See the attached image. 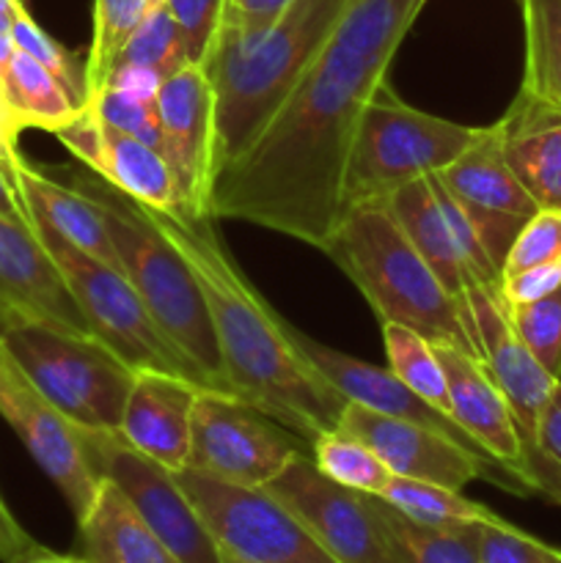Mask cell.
Returning a JSON list of instances; mask_svg holds the SVG:
<instances>
[{"label": "cell", "instance_id": "6da1fadb", "mask_svg": "<svg viewBox=\"0 0 561 563\" xmlns=\"http://www.w3.org/2000/svg\"><path fill=\"white\" fill-rule=\"evenodd\" d=\"M427 0H350L267 130L218 170L215 220H242L322 251L341 218L358 119Z\"/></svg>", "mask_w": 561, "mask_h": 563}, {"label": "cell", "instance_id": "7a4b0ae2", "mask_svg": "<svg viewBox=\"0 0 561 563\" xmlns=\"http://www.w3.org/2000/svg\"><path fill=\"white\" fill-rule=\"evenodd\" d=\"M148 220L179 251L201 289L218 335L231 394L278 421L292 434L311 440L339 429L346 399L319 374L295 344L289 324L248 284L231 262L212 214L146 207Z\"/></svg>", "mask_w": 561, "mask_h": 563}, {"label": "cell", "instance_id": "3957f363", "mask_svg": "<svg viewBox=\"0 0 561 563\" xmlns=\"http://www.w3.org/2000/svg\"><path fill=\"white\" fill-rule=\"evenodd\" d=\"M350 0H295L253 36L218 33L207 69L215 99V176L273 121Z\"/></svg>", "mask_w": 561, "mask_h": 563}, {"label": "cell", "instance_id": "277c9868", "mask_svg": "<svg viewBox=\"0 0 561 563\" xmlns=\"http://www.w3.org/2000/svg\"><path fill=\"white\" fill-rule=\"evenodd\" d=\"M322 251L358 286L380 322L405 324L432 344H451L479 357L465 297H454L440 284L391 214L388 198L346 207Z\"/></svg>", "mask_w": 561, "mask_h": 563}, {"label": "cell", "instance_id": "5b68a950", "mask_svg": "<svg viewBox=\"0 0 561 563\" xmlns=\"http://www.w3.org/2000/svg\"><path fill=\"white\" fill-rule=\"evenodd\" d=\"M72 187L99 209L119 256L121 275L146 302L163 333L198 368L207 388L231 394L201 289L179 251L148 220L143 203L88 168L72 174Z\"/></svg>", "mask_w": 561, "mask_h": 563}, {"label": "cell", "instance_id": "8992f818", "mask_svg": "<svg viewBox=\"0 0 561 563\" xmlns=\"http://www.w3.org/2000/svg\"><path fill=\"white\" fill-rule=\"evenodd\" d=\"M476 130L410 108L385 80L358 119L341 176V212L443 170L471 146Z\"/></svg>", "mask_w": 561, "mask_h": 563}, {"label": "cell", "instance_id": "52a82bcc", "mask_svg": "<svg viewBox=\"0 0 561 563\" xmlns=\"http://www.w3.org/2000/svg\"><path fill=\"white\" fill-rule=\"evenodd\" d=\"M38 394L77 429L119 432L135 368L91 333H72L42 322L0 333Z\"/></svg>", "mask_w": 561, "mask_h": 563}, {"label": "cell", "instance_id": "ba28073f", "mask_svg": "<svg viewBox=\"0 0 561 563\" xmlns=\"http://www.w3.org/2000/svg\"><path fill=\"white\" fill-rule=\"evenodd\" d=\"M31 229L58 267L66 289L75 297L77 308L99 341H105L135 372L154 368V372L182 374L207 388L198 368L163 333L146 302L138 297V291L119 269L77 251L42 220L31 218Z\"/></svg>", "mask_w": 561, "mask_h": 563}, {"label": "cell", "instance_id": "9c48e42d", "mask_svg": "<svg viewBox=\"0 0 561 563\" xmlns=\"http://www.w3.org/2000/svg\"><path fill=\"white\" fill-rule=\"evenodd\" d=\"M174 473L226 553L251 563H339L264 487H237L193 467Z\"/></svg>", "mask_w": 561, "mask_h": 563}, {"label": "cell", "instance_id": "30bf717a", "mask_svg": "<svg viewBox=\"0 0 561 563\" xmlns=\"http://www.w3.org/2000/svg\"><path fill=\"white\" fill-rule=\"evenodd\" d=\"M306 440L292 434L240 396L204 388L193 407L187 467L237 487H267Z\"/></svg>", "mask_w": 561, "mask_h": 563}, {"label": "cell", "instance_id": "8fae6325", "mask_svg": "<svg viewBox=\"0 0 561 563\" xmlns=\"http://www.w3.org/2000/svg\"><path fill=\"white\" fill-rule=\"evenodd\" d=\"M82 443L99 478H108L127 495L141 520L179 563H223L220 544L170 467L132 449L121 432L82 429Z\"/></svg>", "mask_w": 561, "mask_h": 563}, {"label": "cell", "instance_id": "7c38bea8", "mask_svg": "<svg viewBox=\"0 0 561 563\" xmlns=\"http://www.w3.org/2000/svg\"><path fill=\"white\" fill-rule=\"evenodd\" d=\"M264 489L339 563H402L374 495L330 482L311 456L297 454Z\"/></svg>", "mask_w": 561, "mask_h": 563}, {"label": "cell", "instance_id": "4fadbf2b", "mask_svg": "<svg viewBox=\"0 0 561 563\" xmlns=\"http://www.w3.org/2000/svg\"><path fill=\"white\" fill-rule=\"evenodd\" d=\"M339 429L363 440L380 456V462L399 478H416V482L440 484V487L451 489H462L476 478H487L509 493H531L528 484L520 482L515 473L506 471L498 462L482 460L457 440L432 432L421 423L374 412L355 401H346V407L341 410Z\"/></svg>", "mask_w": 561, "mask_h": 563}, {"label": "cell", "instance_id": "5bb4252c", "mask_svg": "<svg viewBox=\"0 0 561 563\" xmlns=\"http://www.w3.org/2000/svg\"><path fill=\"white\" fill-rule=\"evenodd\" d=\"M0 416L16 432L44 476L64 495L75 520H82L99 493V473L88 460L82 429L66 421L28 379L0 339Z\"/></svg>", "mask_w": 561, "mask_h": 563}, {"label": "cell", "instance_id": "9a60e30c", "mask_svg": "<svg viewBox=\"0 0 561 563\" xmlns=\"http://www.w3.org/2000/svg\"><path fill=\"white\" fill-rule=\"evenodd\" d=\"M465 306L471 311L473 330H476L479 357L484 368L504 394L512 416H515L517 432L522 440V454H526V471L531 489L537 493V471H539V451H537V429L542 418L544 405L561 379L544 372L542 363L531 355L520 335L515 333L501 302L498 286H468L462 291Z\"/></svg>", "mask_w": 561, "mask_h": 563}, {"label": "cell", "instance_id": "2e32d148", "mask_svg": "<svg viewBox=\"0 0 561 563\" xmlns=\"http://www.w3.org/2000/svg\"><path fill=\"white\" fill-rule=\"evenodd\" d=\"M160 152L179 185L185 209L209 214L215 181V99L207 69L185 64L160 86Z\"/></svg>", "mask_w": 561, "mask_h": 563}, {"label": "cell", "instance_id": "e0dca14e", "mask_svg": "<svg viewBox=\"0 0 561 563\" xmlns=\"http://www.w3.org/2000/svg\"><path fill=\"white\" fill-rule=\"evenodd\" d=\"M25 322L91 333L31 225L0 214V333Z\"/></svg>", "mask_w": 561, "mask_h": 563}, {"label": "cell", "instance_id": "ac0fdd59", "mask_svg": "<svg viewBox=\"0 0 561 563\" xmlns=\"http://www.w3.org/2000/svg\"><path fill=\"white\" fill-rule=\"evenodd\" d=\"M55 137L91 174L102 176L105 181L124 190L135 201L165 209V212L185 209L179 185H176L163 152L108 126L88 104H82L75 119L55 132Z\"/></svg>", "mask_w": 561, "mask_h": 563}, {"label": "cell", "instance_id": "d6986e66", "mask_svg": "<svg viewBox=\"0 0 561 563\" xmlns=\"http://www.w3.org/2000/svg\"><path fill=\"white\" fill-rule=\"evenodd\" d=\"M289 333L292 339H295V344L306 352L308 361L319 368V374H322L346 401H355V405L369 407V410L374 412H383V416L402 418V421L421 423V427L432 429V432L457 440V443L465 445L468 451L479 454L482 460L495 462L493 456H490L487 451H484L482 445L454 421V418L446 416L443 410H438V407L429 405V401H424L418 394H413L396 374H391L388 366H374V363L358 361V357L333 350V346L319 344V341L300 333V330H295L292 324Z\"/></svg>", "mask_w": 561, "mask_h": 563}, {"label": "cell", "instance_id": "ffe728a7", "mask_svg": "<svg viewBox=\"0 0 561 563\" xmlns=\"http://www.w3.org/2000/svg\"><path fill=\"white\" fill-rule=\"evenodd\" d=\"M204 385L170 372L138 368L121 416V438L170 471L190 460L193 407Z\"/></svg>", "mask_w": 561, "mask_h": 563}, {"label": "cell", "instance_id": "44dd1931", "mask_svg": "<svg viewBox=\"0 0 561 563\" xmlns=\"http://www.w3.org/2000/svg\"><path fill=\"white\" fill-rule=\"evenodd\" d=\"M435 352H438L440 363H443L446 383H449L451 418L495 462H501L506 471L522 478L528 484V489H531L515 416H512L504 394L493 383L484 363L476 355H471V352H462L451 344H435Z\"/></svg>", "mask_w": 561, "mask_h": 563}, {"label": "cell", "instance_id": "7402d4cb", "mask_svg": "<svg viewBox=\"0 0 561 563\" xmlns=\"http://www.w3.org/2000/svg\"><path fill=\"white\" fill-rule=\"evenodd\" d=\"M495 126L506 163L534 203L561 209V108L520 91Z\"/></svg>", "mask_w": 561, "mask_h": 563}, {"label": "cell", "instance_id": "603a6c76", "mask_svg": "<svg viewBox=\"0 0 561 563\" xmlns=\"http://www.w3.org/2000/svg\"><path fill=\"white\" fill-rule=\"evenodd\" d=\"M75 555L82 563H179L108 478L99 484L86 517L77 520Z\"/></svg>", "mask_w": 561, "mask_h": 563}, {"label": "cell", "instance_id": "cb8c5ba5", "mask_svg": "<svg viewBox=\"0 0 561 563\" xmlns=\"http://www.w3.org/2000/svg\"><path fill=\"white\" fill-rule=\"evenodd\" d=\"M14 187L31 218L42 220L44 225H50L55 234L64 236L77 251L119 269V256H116V247L110 242L108 225H105L99 209L82 192L50 179L47 174L33 168L25 159L16 168Z\"/></svg>", "mask_w": 561, "mask_h": 563}, {"label": "cell", "instance_id": "d4e9b609", "mask_svg": "<svg viewBox=\"0 0 561 563\" xmlns=\"http://www.w3.org/2000/svg\"><path fill=\"white\" fill-rule=\"evenodd\" d=\"M438 179L451 196L471 207L517 214V218H531L539 209L526 187L512 174L495 124L479 126L471 146L454 163L438 170Z\"/></svg>", "mask_w": 561, "mask_h": 563}, {"label": "cell", "instance_id": "484cf974", "mask_svg": "<svg viewBox=\"0 0 561 563\" xmlns=\"http://www.w3.org/2000/svg\"><path fill=\"white\" fill-rule=\"evenodd\" d=\"M388 207L396 223L407 234V240L413 242V247L421 253L424 262L438 275L440 284L451 295L460 297L473 280L471 273H468L465 256L460 251V242H457L449 218H446L443 207H440L438 196H435L429 176L407 181L405 187L391 192Z\"/></svg>", "mask_w": 561, "mask_h": 563}, {"label": "cell", "instance_id": "4316f807", "mask_svg": "<svg viewBox=\"0 0 561 563\" xmlns=\"http://www.w3.org/2000/svg\"><path fill=\"white\" fill-rule=\"evenodd\" d=\"M0 93H3L6 124L14 137L22 130H47L55 135L80 110L64 82L20 49L6 69Z\"/></svg>", "mask_w": 561, "mask_h": 563}, {"label": "cell", "instance_id": "83f0119b", "mask_svg": "<svg viewBox=\"0 0 561 563\" xmlns=\"http://www.w3.org/2000/svg\"><path fill=\"white\" fill-rule=\"evenodd\" d=\"M526 71L520 91L561 108V0H520Z\"/></svg>", "mask_w": 561, "mask_h": 563}, {"label": "cell", "instance_id": "f1b7e54d", "mask_svg": "<svg viewBox=\"0 0 561 563\" xmlns=\"http://www.w3.org/2000/svg\"><path fill=\"white\" fill-rule=\"evenodd\" d=\"M374 500L402 563H479V522L465 528H432L410 520L377 495Z\"/></svg>", "mask_w": 561, "mask_h": 563}, {"label": "cell", "instance_id": "f546056e", "mask_svg": "<svg viewBox=\"0 0 561 563\" xmlns=\"http://www.w3.org/2000/svg\"><path fill=\"white\" fill-rule=\"evenodd\" d=\"M377 498H383L385 504L394 506L396 511H402L410 520L432 528H465L473 526V522L498 520L495 511L476 504V500L465 498L462 489L416 482V478L394 476L388 487L383 489V495H377Z\"/></svg>", "mask_w": 561, "mask_h": 563}, {"label": "cell", "instance_id": "4dcf8cb0", "mask_svg": "<svg viewBox=\"0 0 561 563\" xmlns=\"http://www.w3.org/2000/svg\"><path fill=\"white\" fill-rule=\"evenodd\" d=\"M383 344L391 374H396L424 401L451 416L449 383L432 341L405 324H383Z\"/></svg>", "mask_w": 561, "mask_h": 563}, {"label": "cell", "instance_id": "1f68e13d", "mask_svg": "<svg viewBox=\"0 0 561 563\" xmlns=\"http://www.w3.org/2000/svg\"><path fill=\"white\" fill-rule=\"evenodd\" d=\"M311 462L322 476L363 495H383L394 473L363 440L344 429H328L311 440Z\"/></svg>", "mask_w": 561, "mask_h": 563}, {"label": "cell", "instance_id": "d6a6232c", "mask_svg": "<svg viewBox=\"0 0 561 563\" xmlns=\"http://www.w3.org/2000/svg\"><path fill=\"white\" fill-rule=\"evenodd\" d=\"M157 0H94V38L86 58V91L105 86L116 58Z\"/></svg>", "mask_w": 561, "mask_h": 563}, {"label": "cell", "instance_id": "836d02e7", "mask_svg": "<svg viewBox=\"0 0 561 563\" xmlns=\"http://www.w3.org/2000/svg\"><path fill=\"white\" fill-rule=\"evenodd\" d=\"M119 64L148 66V69L160 71L163 77L174 75L179 66L187 64L185 44H182L179 25L170 14L168 0H157L152 11L143 16V22L132 33L130 42L124 44L113 66Z\"/></svg>", "mask_w": 561, "mask_h": 563}, {"label": "cell", "instance_id": "e575fe53", "mask_svg": "<svg viewBox=\"0 0 561 563\" xmlns=\"http://www.w3.org/2000/svg\"><path fill=\"white\" fill-rule=\"evenodd\" d=\"M11 38H14V47L20 49V53L31 55V58L38 60L44 69L53 71V75L64 82L66 91L75 97V102L80 104V108L86 104V64L77 60L69 49L61 47L47 31H42L22 0L14 5V14H11Z\"/></svg>", "mask_w": 561, "mask_h": 563}, {"label": "cell", "instance_id": "d590c367", "mask_svg": "<svg viewBox=\"0 0 561 563\" xmlns=\"http://www.w3.org/2000/svg\"><path fill=\"white\" fill-rule=\"evenodd\" d=\"M515 333L544 366V372L561 379V286L542 300L506 308Z\"/></svg>", "mask_w": 561, "mask_h": 563}, {"label": "cell", "instance_id": "8d00e7d4", "mask_svg": "<svg viewBox=\"0 0 561 563\" xmlns=\"http://www.w3.org/2000/svg\"><path fill=\"white\" fill-rule=\"evenodd\" d=\"M479 563H561V550L498 517L479 522Z\"/></svg>", "mask_w": 561, "mask_h": 563}, {"label": "cell", "instance_id": "74e56055", "mask_svg": "<svg viewBox=\"0 0 561 563\" xmlns=\"http://www.w3.org/2000/svg\"><path fill=\"white\" fill-rule=\"evenodd\" d=\"M86 104L105 121V124L113 126V130L160 148L157 104L148 102V99H138L119 91V88L102 86L99 91H94L91 97L86 99Z\"/></svg>", "mask_w": 561, "mask_h": 563}, {"label": "cell", "instance_id": "f35d334b", "mask_svg": "<svg viewBox=\"0 0 561 563\" xmlns=\"http://www.w3.org/2000/svg\"><path fill=\"white\" fill-rule=\"evenodd\" d=\"M548 262H561V209H537L522 223L506 253L501 278Z\"/></svg>", "mask_w": 561, "mask_h": 563}, {"label": "cell", "instance_id": "ab89813d", "mask_svg": "<svg viewBox=\"0 0 561 563\" xmlns=\"http://www.w3.org/2000/svg\"><path fill=\"white\" fill-rule=\"evenodd\" d=\"M168 5L179 25L187 64L204 66L223 25L226 0H168Z\"/></svg>", "mask_w": 561, "mask_h": 563}, {"label": "cell", "instance_id": "60d3db41", "mask_svg": "<svg viewBox=\"0 0 561 563\" xmlns=\"http://www.w3.org/2000/svg\"><path fill=\"white\" fill-rule=\"evenodd\" d=\"M537 493H544L561 504V383L550 394L537 429Z\"/></svg>", "mask_w": 561, "mask_h": 563}, {"label": "cell", "instance_id": "b9f144b4", "mask_svg": "<svg viewBox=\"0 0 561 563\" xmlns=\"http://www.w3.org/2000/svg\"><path fill=\"white\" fill-rule=\"evenodd\" d=\"M561 286V262H548L537 264V267H528L522 273L506 275L498 284V295L504 308L526 306V302L542 300L544 295L556 291Z\"/></svg>", "mask_w": 561, "mask_h": 563}, {"label": "cell", "instance_id": "7bdbcfd3", "mask_svg": "<svg viewBox=\"0 0 561 563\" xmlns=\"http://www.w3.org/2000/svg\"><path fill=\"white\" fill-rule=\"evenodd\" d=\"M295 0H226V14L220 33L229 36H253L273 25Z\"/></svg>", "mask_w": 561, "mask_h": 563}, {"label": "cell", "instance_id": "ee69618b", "mask_svg": "<svg viewBox=\"0 0 561 563\" xmlns=\"http://www.w3.org/2000/svg\"><path fill=\"white\" fill-rule=\"evenodd\" d=\"M163 80H165V77L160 75V71L148 69V66L119 64V66H113V69H110L105 86L119 88V91L130 93V97L148 99V102H154V99H157L160 86H163Z\"/></svg>", "mask_w": 561, "mask_h": 563}, {"label": "cell", "instance_id": "f6af8a7d", "mask_svg": "<svg viewBox=\"0 0 561 563\" xmlns=\"http://www.w3.org/2000/svg\"><path fill=\"white\" fill-rule=\"evenodd\" d=\"M0 542H3V550H6V561L3 563H11L16 559V555L25 553V550L36 548V542L28 537L25 528L16 522L14 515H11V509L6 506L3 495H0Z\"/></svg>", "mask_w": 561, "mask_h": 563}, {"label": "cell", "instance_id": "bcb514c9", "mask_svg": "<svg viewBox=\"0 0 561 563\" xmlns=\"http://www.w3.org/2000/svg\"><path fill=\"white\" fill-rule=\"evenodd\" d=\"M0 214L9 220H16V223L31 225V214H28L25 203H22L20 192H16L11 176L0 168Z\"/></svg>", "mask_w": 561, "mask_h": 563}, {"label": "cell", "instance_id": "7dc6e473", "mask_svg": "<svg viewBox=\"0 0 561 563\" xmlns=\"http://www.w3.org/2000/svg\"><path fill=\"white\" fill-rule=\"evenodd\" d=\"M20 165L22 157L20 152H16V137H11L9 130L3 126V121H0V168H3L6 174L11 176V181H14V174Z\"/></svg>", "mask_w": 561, "mask_h": 563}, {"label": "cell", "instance_id": "c3c4849f", "mask_svg": "<svg viewBox=\"0 0 561 563\" xmlns=\"http://www.w3.org/2000/svg\"><path fill=\"white\" fill-rule=\"evenodd\" d=\"M14 14V11H11ZM11 14H0V86H3L6 69H9L11 58H14L16 47L11 38Z\"/></svg>", "mask_w": 561, "mask_h": 563}, {"label": "cell", "instance_id": "681fc988", "mask_svg": "<svg viewBox=\"0 0 561 563\" xmlns=\"http://www.w3.org/2000/svg\"><path fill=\"white\" fill-rule=\"evenodd\" d=\"M11 563H82L77 555H58V553H50V550H44L42 544H36V548L25 550L22 555H16Z\"/></svg>", "mask_w": 561, "mask_h": 563}, {"label": "cell", "instance_id": "f907efd6", "mask_svg": "<svg viewBox=\"0 0 561 563\" xmlns=\"http://www.w3.org/2000/svg\"><path fill=\"white\" fill-rule=\"evenodd\" d=\"M16 3H20V0H0V14H11Z\"/></svg>", "mask_w": 561, "mask_h": 563}, {"label": "cell", "instance_id": "816d5d0a", "mask_svg": "<svg viewBox=\"0 0 561 563\" xmlns=\"http://www.w3.org/2000/svg\"><path fill=\"white\" fill-rule=\"evenodd\" d=\"M220 561H223V563H251V561H242V559H237V555L226 553L223 548H220Z\"/></svg>", "mask_w": 561, "mask_h": 563}, {"label": "cell", "instance_id": "f5cc1de1", "mask_svg": "<svg viewBox=\"0 0 561 563\" xmlns=\"http://www.w3.org/2000/svg\"><path fill=\"white\" fill-rule=\"evenodd\" d=\"M0 561H6V550H3V542H0Z\"/></svg>", "mask_w": 561, "mask_h": 563}]
</instances>
